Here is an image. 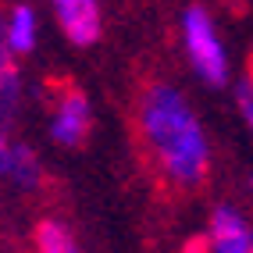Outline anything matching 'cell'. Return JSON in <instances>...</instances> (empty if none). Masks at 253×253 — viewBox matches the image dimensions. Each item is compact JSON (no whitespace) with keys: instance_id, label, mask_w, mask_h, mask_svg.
<instances>
[{"instance_id":"9c48e42d","label":"cell","mask_w":253,"mask_h":253,"mask_svg":"<svg viewBox=\"0 0 253 253\" xmlns=\"http://www.w3.org/2000/svg\"><path fill=\"white\" fill-rule=\"evenodd\" d=\"M36 253H82L75 235L61 221H40L36 228Z\"/></svg>"},{"instance_id":"52a82bcc","label":"cell","mask_w":253,"mask_h":253,"mask_svg":"<svg viewBox=\"0 0 253 253\" xmlns=\"http://www.w3.org/2000/svg\"><path fill=\"white\" fill-rule=\"evenodd\" d=\"M22 107V72L18 57L11 54V46L4 40V18H0V122H14V114Z\"/></svg>"},{"instance_id":"3957f363","label":"cell","mask_w":253,"mask_h":253,"mask_svg":"<svg viewBox=\"0 0 253 253\" xmlns=\"http://www.w3.org/2000/svg\"><path fill=\"white\" fill-rule=\"evenodd\" d=\"M93 128V104L89 96L82 93L79 86L64 82L57 89V100H54V111H50V139L57 146H82Z\"/></svg>"},{"instance_id":"7a4b0ae2","label":"cell","mask_w":253,"mask_h":253,"mask_svg":"<svg viewBox=\"0 0 253 253\" xmlns=\"http://www.w3.org/2000/svg\"><path fill=\"white\" fill-rule=\"evenodd\" d=\"M182 46L189 57V68L196 79L211 89H225L232 79V64H228V46L217 32L214 14L204 4H189L182 11Z\"/></svg>"},{"instance_id":"8992f818","label":"cell","mask_w":253,"mask_h":253,"mask_svg":"<svg viewBox=\"0 0 253 253\" xmlns=\"http://www.w3.org/2000/svg\"><path fill=\"white\" fill-rule=\"evenodd\" d=\"M4 40L14 57H29L40 43V14L32 4H14L4 14Z\"/></svg>"},{"instance_id":"30bf717a","label":"cell","mask_w":253,"mask_h":253,"mask_svg":"<svg viewBox=\"0 0 253 253\" xmlns=\"http://www.w3.org/2000/svg\"><path fill=\"white\" fill-rule=\"evenodd\" d=\"M235 107H239L243 122H246V128H250V136H253V86H250L246 79L235 86Z\"/></svg>"},{"instance_id":"5b68a950","label":"cell","mask_w":253,"mask_h":253,"mask_svg":"<svg viewBox=\"0 0 253 253\" xmlns=\"http://www.w3.org/2000/svg\"><path fill=\"white\" fill-rule=\"evenodd\" d=\"M54 7L57 29L64 32V40L75 46H93L104 32V14H100L96 0H50Z\"/></svg>"},{"instance_id":"6da1fadb","label":"cell","mask_w":253,"mask_h":253,"mask_svg":"<svg viewBox=\"0 0 253 253\" xmlns=\"http://www.w3.org/2000/svg\"><path fill=\"white\" fill-rule=\"evenodd\" d=\"M139 128L161 171L182 189H196L211 171V139L178 86L154 82L139 100Z\"/></svg>"},{"instance_id":"7c38bea8","label":"cell","mask_w":253,"mask_h":253,"mask_svg":"<svg viewBox=\"0 0 253 253\" xmlns=\"http://www.w3.org/2000/svg\"><path fill=\"white\" fill-rule=\"evenodd\" d=\"M246 82L253 86V50H250V64H246Z\"/></svg>"},{"instance_id":"8fae6325","label":"cell","mask_w":253,"mask_h":253,"mask_svg":"<svg viewBox=\"0 0 253 253\" xmlns=\"http://www.w3.org/2000/svg\"><path fill=\"white\" fill-rule=\"evenodd\" d=\"M11 150H14V139L7 136V125L0 122V178H4L7 168H11Z\"/></svg>"},{"instance_id":"277c9868","label":"cell","mask_w":253,"mask_h":253,"mask_svg":"<svg viewBox=\"0 0 253 253\" xmlns=\"http://www.w3.org/2000/svg\"><path fill=\"white\" fill-rule=\"evenodd\" d=\"M207 253H253V221L235 204H217L211 211Z\"/></svg>"},{"instance_id":"ba28073f","label":"cell","mask_w":253,"mask_h":253,"mask_svg":"<svg viewBox=\"0 0 253 253\" xmlns=\"http://www.w3.org/2000/svg\"><path fill=\"white\" fill-rule=\"evenodd\" d=\"M4 178H7L11 185H18V189H25V193L40 189V182H43V164H40V157H36V150L14 143V150H11V168H7Z\"/></svg>"}]
</instances>
